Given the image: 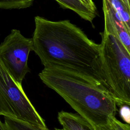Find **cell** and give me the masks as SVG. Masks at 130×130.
<instances>
[{"label": "cell", "mask_w": 130, "mask_h": 130, "mask_svg": "<svg viewBox=\"0 0 130 130\" xmlns=\"http://www.w3.org/2000/svg\"><path fill=\"white\" fill-rule=\"evenodd\" d=\"M35 24L31 38L33 51L44 68L58 66L70 69L92 78L107 87L100 44L90 40L69 20L53 21L37 16Z\"/></svg>", "instance_id": "obj_1"}, {"label": "cell", "mask_w": 130, "mask_h": 130, "mask_svg": "<svg viewBox=\"0 0 130 130\" xmlns=\"http://www.w3.org/2000/svg\"><path fill=\"white\" fill-rule=\"evenodd\" d=\"M42 82L54 90L96 130L115 116L116 103L107 87L83 74L58 66L39 74Z\"/></svg>", "instance_id": "obj_2"}, {"label": "cell", "mask_w": 130, "mask_h": 130, "mask_svg": "<svg viewBox=\"0 0 130 130\" xmlns=\"http://www.w3.org/2000/svg\"><path fill=\"white\" fill-rule=\"evenodd\" d=\"M101 59L106 85L117 106L130 105V52L114 36L103 31Z\"/></svg>", "instance_id": "obj_3"}, {"label": "cell", "mask_w": 130, "mask_h": 130, "mask_svg": "<svg viewBox=\"0 0 130 130\" xmlns=\"http://www.w3.org/2000/svg\"><path fill=\"white\" fill-rule=\"evenodd\" d=\"M0 116L19 120L42 128H47L22 85L12 78L0 60Z\"/></svg>", "instance_id": "obj_4"}, {"label": "cell", "mask_w": 130, "mask_h": 130, "mask_svg": "<svg viewBox=\"0 0 130 130\" xmlns=\"http://www.w3.org/2000/svg\"><path fill=\"white\" fill-rule=\"evenodd\" d=\"M33 51L31 38L13 29L0 44V60L13 80L19 85L29 72L27 64L29 52Z\"/></svg>", "instance_id": "obj_5"}, {"label": "cell", "mask_w": 130, "mask_h": 130, "mask_svg": "<svg viewBox=\"0 0 130 130\" xmlns=\"http://www.w3.org/2000/svg\"><path fill=\"white\" fill-rule=\"evenodd\" d=\"M104 31L116 37L130 52V30H128L106 0H103Z\"/></svg>", "instance_id": "obj_6"}, {"label": "cell", "mask_w": 130, "mask_h": 130, "mask_svg": "<svg viewBox=\"0 0 130 130\" xmlns=\"http://www.w3.org/2000/svg\"><path fill=\"white\" fill-rule=\"evenodd\" d=\"M57 119L66 130H94L91 124L78 114L66 111L58 112Z\"/></svg>", "instance_id": "obj_7"}, {"label": "cell", "mask_w": 130, "mask_h": 130, "mask_svg": "<svg viewBox=\"0 0 130 130\" xmlns=\"http://www.w3.org/2000/svg\"><path fill=\"white\" fill-rule=\"evenodd\" d=\"M61 7L70 9L77 13L81 18L92 22L97 13L91 11L78 0H55Z\"/></svg>", "instance_id": "obj_8"}, {"label": "cell", "mask_w": 130, "mask_h": 130, "mask_svg": "<svg viewBox=\"0 0 130 130\" xmlns=\"http://www.w3.org/2000/svg\"><path fill=\"white\" fill-rule=\"evenodd\" d=\"M128 30H130V9L121 0H106Z\"/></svg>", "instance_id": "obj_9"}, {"label": "cell", "mask_w": 130, "mask_h": 130, "mask_svg": "<svg viewBox=\"0 0 130 130\" xmlns=\"http://www.w3.org/2000/svg\"><path fill=\"white\" fill-rule=\"evenodd\" d=\"M4 123L7 130H50L48 128H42L31 124L17 120L4 117Z\"/></svg>", "instance_id": "obj_10"}, {"label": "cell", "mask_w": 130, "mask_h": 130, "mask_svg": "<svg viewBox=\"0 0 130 130\" xmlns=\"http://www.w3.org/2000/svg\"><path fill=\"white\" fill-rule=\"evenodd\" d=\"M34 0H0V9H21L30 7Z\"/></svg>", "instance_id": "obj_11"}, {"label": "cell", "mask_w": 130, "mask_h": 130, "mask_svg": "<svg viewBox=\"0 0 130 130\" xmlns=\"http://www.w3.org/2000/svg\"><path fill=\"white\" fill-rule=\"evenodd\" d=\"M109 123L114 130H130L129 124L121 122L115 116L111 117L110 118Z\"/></svg>", "instance_id": "obj_12"}, {"label": "cell", "mask_w": 130, "mask_h": 130, "mask_svg": "<svg viewBox=\"0 0 130 130\" xmlns=\"http://www.w3.org/2000/svg\"><path fill=\"white\" fill-rule=\"evenodd\" d=\"M119 113L123 120L129 124L130 121V110L128 105H123L120 106Z\"/></svg>", "instance_id": "obj_13"}, {"label": "cell", "mask_w": 130, "mask_h": 130, "mask_svg": "<svg viewBox=\"0 0 130 130\" xmlns=\"http://www.w3.org/2000/svg\"><path fill=\"white\" fill-rule=\"evenodd\" d=\"M83 5L91 11L96 13V8L92 0H78Z\"/></svg>", "instance_id": "obj_14"}, {"label": "cell", "mask_w": 130, "mask_h": 130, "mask_svg": "<svg viewBox=\"0 0 130 130\" xmlns=\"http://www.w3.org/2000/svg\"><path fill=\"white\" fill-rule=\"evenodd\" d=\"M96 130H114V129H113V128L112 127L110 123H109L107 125L99 127V128H98Z\"/></svg>", "instance_id": "obj_15"}, {"label": "cell", "mask_w": 130, "mask_h": 130, "mask_svg": "<svg viewBox=\"0 0 130 130\" xmlns=\"http://www.w3.org/2000/svg\"><path fill=\"white\" fill-rule=\"evenodd\" d=\"M0 130H7L4 122H3L0 118Z\"/></svg>", "instance_id": "obj_16"}, {"label": "cell", "mask_w": 130, "mask_h": 130, "mask_svg": "<svg viewBox=\"0 0 130 130\" xmlns=\"http://www.w3.org/2000/svg\"><path fill=\"white\" fill-rule=\"evenodd\" d=\"M123 3L126 5V6L130 9V2L129 0H121Z\"/></svg>", "instance_id": "obj_17"}, {"label": "cell", "mask_w": 130, "mask_h": 130, "mask_svg": "<svg viewBox=\"0 0 130 130\" xmlns=\"http://www.w3.org/2000/svg\"><path fill=\"white\" fill-rule=\"evenodd\" d=\"M55 130H66L63 128H62V129H60V128H55Z\"/></svg>", "instance_id": "obj_18"}]
</instances>
